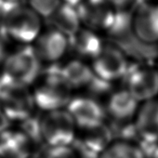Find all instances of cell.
I'll return each mask as SVG.
<instances>
[{"label":"cell","instance_id":"cell-16","mask_svg":"<svg viewBox=\"0 0 158 158\" xmlns=\"http://www.w3.org/2000/svg\"><path fill=\"white\" fill-rule=\"evenodd\" d=\"M69 39V49L73 52L75 58L90 62L102 49L104 43L102 38L88 28H79Z\"/></svg>","mask_w":158,"mask_h":158},{"label":"cell","instance_id":"cell-21","mask_svg":"<svg viewBox=\"0 0 158 158\" xmlns=\"http://www.w3.org/2000/svg\"><path fill=\"white\" fill-rule=\"evenodd\" d=\"M39 158H78L77 152L73 146L44 148Z\"/></svg>","mask_w":158,"mask_h":158},{"label":"cell","instance_id":"cell-18","mask_svg":"<svg viewBox=\"0 0 158 158\" xmlns=\"http://www.w3.org/2000/svg\"><path fill=\"white\" fill-rule=\"evenodd\" d=\"M99 158H145V154L133 141L114 139Z\"/></svg>","mask_w":158,"mask_h":158},{"label":"cell","instance_id":"cell-9","mask_svg":"<svg viewBox=\"0 0 158 158\" xmlns=\"http://www.w3.org/2000/svg\"><path fill=\"white\" fill-rule=\"evenodd\" d=\"M75 8L80 23L93 32H108L115 19L116 11L107 0H82Z\"/></svg>","mask_w":158,"mask_h":158},{"label":"cell","instance_id":"cell-13","mask_svg":"<svg viewBox=\"0 0 158 158\" xmlns=\"http://www.w3.org/2000/svg\"><path fill=\"white\" fill-rule=\"evenodd\" d=\"M60 72L73 93L86 91L95 78L90 63L78 58L62 61Z\"/></svg>","mask_w":158,"mask_h":158},{"label":"cell","instance_id":"cell-15","mask_svg":"<svg viewBox=\"0 0 158 158\" xmlns=\"http://www.w3.org/2000/svg\"><path fill=\"white\" fill-rule=\"evenodd\" d=\"M34 152L32 144L17 127H10L0 134V158H32Z\"/></svg>","mask_w":158,"mask_h":158},{"label":"cell","instance_id":"cell-1","mask_svg":"<svg viewBox=\"0 0 158 158\" xmlns=\"http://www.w3.org/2000/svg\"><path fill=\"white\" fill-rule=\"evenodd\" d=\"M60 64L43 66L40 76L31 88L36 110L42 114L66 109L73 95L60 74Z\"/></svg>","mask_w":158,"mask_h":158},{"label":"cell","instance_id":"cell-23","mask_svg":"<svg viewBox=\"0 0 158 158\" xmlns=\"http://www.w3.org/2000/svg\"><path fill=\"white\" fill-rule=\"evenodd\" d=\"M107 1L114 8H116L117 10H124L131 5L134 0H107Z\"/></svg>","mask_w":158,"mask_h":158},{"label":"cell","instance_id":"cell-12","mask_svg":"<svg viewBox=\"0 0 158 158\" xmlns=\"http://www.w3.org/2000/svg\"><path fill=\"white\" fill-rule=\"evenodd\" d=\"M107 121H133L140 102L125 88L114 89L103 100Z\"/></svg>","mask_w":158,"mask_h":158},{"label":"cell","instance_id":"cell-25","mask_svg":"<svg viewBox=\"0 0 158 158\" xmlns=\"http://www.w3.org/2000/svg\"><path fill=\"white\" fill-rule=\"evenodd\" d=\"M6 87H7V84H6L5 80L3 79L1 73H0V97H1V95H2L4 89H6Z\"/></svg>","mask_w":158,"mask_h":158},{"label":"cell","instance_id":"cell-20","mask_svg":"<svg viewBox=\"0 0 158 158\" xmlns=\"http://www.w3.org/2000/svg\"><path fill=\"white\" fill-rule=\"evenodd\" d=\"M31 9L44 18L51 16L60 6V0H29Z\"/></svg>","mask_w":158,"mask_h":158},{"label":"cell","instance_id":"cell-28","mask_svg":"<svg viewBox=\"0 0 158 158\" xmlns=\"http://www.w3.org/2000/svg\"><path fill=\"white\" fill-rule=\"evenodd\" d=\"M152 158H158V148H156V150L153 152V153H152Z\"/></svg>","mask_w":158,"mask_h":158},{"label":"cell","instance_id":"cell-19","mask_svg":"<svg viewBox=\"0 0 158 158\" xmlns=\"http://www.w3.org/2000/svg\"><path fill=\"white\" fill-rule=\"evenodd\" d=\"M15 127H17L26 136V138L32 144L35 152L41 146L45 147L43 139H42V135H41L40 114H35L29 118L17 124Z\"/></svg>","mask_w":158,"mask_h":158},{"label":"cell","instance_id":"cell-7","mask_svg":"<svg viewBox=\"0 0 158 158\" xmlns=\"http://www.w3.org/2000/svg\"><path fill=\"white\" fill-rule=\"evenodd\" d=\"M0 108L11 123L15 125L36 114V107L31 88L7 85L1 97Z\"/></svg>","mask_w":158,"mask_h":158},{"label":"cell","instance_id":"cell-2","mask_svg":"<svg viewBox=\"0 0 158 158\" xmlns=\"http://www.w3.org/2000/svg\"><path fill=\"white\" fill-rule=\"evenodd\" d=\"M1 32L11 42L22 46L32 45L40 35L39 16L31 9L19 3L0 4Z\"/></svg>","mask_w":158,"mask_h":158},{"label":"cell","instance_id":"cell-8","mask_svg":"<svg viewBox=\"0 0 158 158\" xmlns=\"http://www.w3.org/2000/svg\"><path fill=\"white\" fill-rule=\"evenodd\" d=\"M125 88L139 102L156 99L158 95V70L152 66L130 68L125 76Z\"/></svg>","mask_w":158,"mask_h":158},{"label":"cell","instance_id":"cell-3","mask_svg":"<svg viewBox=\"0 0 158 158\" xmlns=\"http://www.w3.org/2000/svg\"><path fill=\"white\" fill-rule=\"evenodd\" d=\"M43 64L37 58L32 45L22 46L11 49L2 66L1 73L6 84L32 88L40 76Z\"/></svg>","mask_w":158,"mask_h":158},{"label":"cell","instance_id":"cell-24","mask_svg":"<svg viewBox=\"0 0 158 158\" xmlns=\"http://www.w3.org/2000/svg\"><path fill=\"white\" fill-rule=\"evenodd\" d=\"M10 127H11L10 122L9 121V119L3 113L2 109L0 108V134H1L3 131H5L6 129H8Z\"/></svg>","mask_w":158,"mask_h":158},{"label":"cell","instance_id":"cell-17","mask_svg":"<svg viewBox=\"0 0 158 158\" xmlns=\"http://www.w3.org/2000/svg\"><path fill=\"white\" fill-rule=\"evenodd\" d=\"M47 23L50 29H54L67 37L72 36L80 28V20L76 8L67 3H62L48 18Z\"/></svg>","mask_w":158,"mask_h":158},{"label":"cell","instance_id":"cell-14","mask_svg":"<svg viewBox=\"0 0 158 158\" xmlns=\"http://www.w3.org/2000/svg\"><path fill=\"white\" fill-rule=\"evenodd\" d=\"M133 122L136 133L142 140L158 141V99L141 102Z\"/></svg>","mask_w":158,"mask_h":158},{"label":"cell","instance_id":"cell-27","mask_svg":"<svg viewBox=\"0 0 158 158\" xmlns=\"http://www.w3.org/2000/svg\"><path fill=\"white\" fill-rule=\"evenodd\" d=\"M24 0H0V4L3 3V2H11V3H19L22 4Z\"/></svg>","mask_w":158,"mask_h":158},{"label":"cell","instance_id":"cell-30","mask_svg":"<svg viewBox=\"0 0 158 158\" xmlns=\"http://www.w3.org/2000/svg\"><path fill=\"white\" fill-rule=\"evenodd\" d=\"M0 31H1V18H0Z\"/></svg>","mask_w":158,"mask_h":158},{"label":"cell","instance_id":"cell-11","mask_svg":"<svg viewBox=\"0 0 158 158\" xmlns=\"http://www.w3.org/2000/svg\"><path fill=\"white\" fill-rule=\"evenodd\" d=\"M131 30L138 40L152 44L158 41V2H139L131 21Z\"/></svg>","mask_w":158,"mask_h":158},{"label":"cell","instance_id":"cell-26","mask_svg":"<svg viewBox=\"0 0 158 158\" xmlns=\"http://www.w3.org/2000/svg\"><path fill=\"white\" fill-rule=\"evenodd\" d=\"M82 0H64V3H67L69 5H72L73 7H76Z\"/></svg>","mask_w":158,"mask_h":158},{"label":"cell","instance_id":"cell-29","mask_svg":"<svg viewBox=\"0 0 158 158\" xmlns=\"http://www.w3.org/2000/svg\"><path fill=\"white\" fill-rule=\"evenodd\" d=\"M149 1H155V0H140V2H149Z\"/></svg>","mask_w":158,"mask_h":158},{"label":"cell","instance_id":"cell-5","mask_svg":"<svg viewBox=\"0 0 158 158\" xmlns=\"http://www.w3.org/2000/svg\"><path fill=\"white\" fill-rule=\"evenodd\" d=\"M89 63L95 77L111 84L124 79L130 67L125 51L111 42H105L101 52Z\"/></svg>","mask_w":158,"mask_h":158},{"label":"cell","instance_id":"cell-31","mask_svg":"<svg viewBox=\"0 0 158 158\" xmlns=\"http://www.w3.org/2000/svg\"><path fill=\"white\" fill-rule=\"evenodd\" d=\"M32 158H33V157H32Z\"/></svg>","mask_w":158,"mask_h":158},{"label":"cell","instance_id":"cell-4","mask_svg":"<svg viewBox=\"0 0 158 158\" xmlns=\"http://www.w3.org/2000/svg\"><path fill=\"white\" fill-rule=\"evenodd\" d=\"M40 126L45 147H69L73 145L78 129L65 109L41 113Z\"/></svg>","mask_w":158,"mask_h":158},{"label":"cell","instance_id":"cell-10","mask_svg":"<svg viewBox=\"0 0 158 158\" xmlns=\"http://www.w3.org/2000/svg\"><path fill=\"white\" fill-rule=\"evenodd\" d=\"M32 47L43 66L55 65L61 63L66 56L69 50V39L61 33L48 29L40 33Z\"/></svg>","mask_w":158,"mask_h":158},{"label":"cell","instance_id":"cell-6","mask_svg":"<svg viewBox=\"0 0 158 158\" xmlns=\"http://www.w3.org/2000/svg\"><path fill=\"white\" fill-rule=\"evenodd\" d=\"M65 110L73 118L77 129L91 128L107 122L102 101L87 92L73 93Z\"/></svg>","mask_w":158,"mask_h":158},{"label":"cell","instance_id":"cell-22","mask_svg":"<svg viewBox=\"0 0 158 158\" xmlns=\"http://www.w3.org/2000/svg\"><path fill=\"white\" fill-rule=\"evenodd\" d=\"M11 41L8 38V36L0 31V67L4 63L8 55L11 51L10 48V43Z\"/></svg>","mask_w":158,"mask_h":158}]
</instances>
